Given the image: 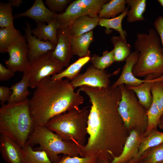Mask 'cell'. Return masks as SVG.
<instances>
[{"label":"cell","instance_id":"obj_25","mask_svg":"<svg viewBox=\"0 0 163 163\" xmlns=\"http://www.w3.org/2000/svg\"><path fill=\"white\" fill-rule=\"evenodd\" d=\"M90 59V56L80 58L61 72L52 76L51 78L54 80H59L66 78L72 81L80 74V72L82 68Z\"/></svg>","mask_w":163,"mask_h":163},{"label":"cell","instance_id":"obj_35","mask_svg":"<svg viewBox=\"0 0 163 163\" xmlns=\"http://www.w3.org/2000/svg\"><path fill=\"white\" fill-rule=\"evenodd\" d=\"M145 162L147 163H163V143L150 150Z\"/></svg>","mask_w":163,"mask_h":163},{"label":"cell","instance_id":"obj_44","mask_svg":"<svg viewBox=\"0 0 163 163\" xmlns=\"http://www.w3.org/2000/svg\"><path fill=\"white\" fill-rule=\"evenodd\" d=\"M157 1L159 2L161 6L163 7V0H158Z\"/></svg>","mask_w":163,"mask_h":163},{"label":"cell","instance_id":"obj_45","mask_svg":"<svg viewBox=\"0 0 163 163\" xmlns=\"http://www.w3.org/2000/svg\"><path fill=\"white\" fill-rule=\"evenodd\" d=\"M142 163H147L146 162H143Z\"/></svg>","mask_w":163,"mask_h":163},{"label":"cell","instance_id":"obj_18","mask_svg":"<svg viewBox=\"0 0 163 163\" xmlns=\"http://www.w3.org/2000/svg\"><path fill=\"white\" fill-rule=\"evenodd\" d=\"M60 25L55 18L48 24L44 23H37L36 27L32 30V34L43 41H49L56 46L57 42V31Z\"/></svg>","mask_w":163,"mask_h":163},{"label":"cell","instance_id":"obj_5","mask_svg":"<svg viewBox=\"0 0 163 163\" xmlns=\"http://www.w3.org/2000/svg\"><path fill=\"white\" fill-rule=\"evenodd\" d=\"M88 107L75 108L56 116L46 126L64 140L82 145L85 144L88 117Z\"/></svg>","mask_w":163,"mask_h":163},{"label":"cell","instance_id":"obj_34","mask_svg":"<svg viewBox=\"0 0 163 163\" xmlns=\"http://www.w3.org/2000/svg\"><path fill=\"white\" fill-rule=\"evenodd\" d=\"M12 6L9 2L0 3V27L4 28L14 25Z\"/></svg>","mask_w":163,"mask_h":163},{"label":"cell","instance_id":"obj_38","mask_svg":"<svg viewBox=\"0 0 163 163\" xmlns=\"http://www.w3.org/2000/svg\"><path fill=\"white\" fill-rule=\"evenodd\" d=\"M15 72L6 68L2 63H0V80L6 81L13 77Z\"/></svg>","mask_w":163,"mask_h":163},{"label":"cell","instance_id":"obj_23","mask_svg":"<svg viewBox=\"0 0 163 163\" xmlns=\"http://www.w3.org/2000/svg\"><path fill=\"white\" fill-rule=\"evenodd\" d=\"M163 143V133L157 130L145 136L141 142L136 156L128 163H134L139 160L148 150Z\"/></svg>","mask_w":163,"mask_h":163},{"label":"cell","instance_id":"obj_6","mask_svg":"<svg viewBox=\"0 0 163 163\" xmlns=\"http://www.w3.org/2000/svg\"><path fill=\"white\" fill-rule=\"evenodd\" d=\"M26 144L32 146L39 145L53 163L59 161L58 155L62 154L72 157L78 156L79 151L77 144L64 140L46 126L35 125L34 130Z\"/></svg>","mask_w":163,"mask_h":163},{"label":"cell","instance_id":"obj_24","mask_svg":"<svg viewBox=\"0 0 163 163\" xmlns=\"http://www.w3.org/2000/svg\"><path fill=\"white\" fill-rule=\"evenodd\" d=\"M126 0H111L103 5L97 17L99 18L110 19L117 17L125 11Z\"/></svg>","mask_w":163,"mask_h":163},{"label":"cell","instance_id":"obj_9","mask_svg":"<svg viewBox=\"0 0 163 163\" xmlns=\"http://www.w3.org/2000/svg\"><path fill=\"white\" fill-rule=\"evenodd\" d=\"M108 0H76L69 4L65 11L56 13L55 18L60 27L70 25L76 19L81 16L97 17L102 6Z\"/></svg>","mask_w":163,"mask_h":163},{"label":"cell","instance_id":"obj_27","mask_svg":"<svg viewBox=\"0 0 163 163\" xmlns=\"http://www.w3.org/2000/svg\"><path fill=\"white\" fill-rule=\"evenodd\" d=\"M126 4L130 7L126 16L127 21L130 23L145 20L143 14L145 10V0H126Z\"/></svg>","mask_w":163,"mask_h":163},{"label":"cell","instance_id":"obj_11","mask_svg":"<svg viewBox=\"0 0 163 163\" xmlns=\"http://www.w3.org/2000/svg\"><path fill=\"white\" fill-rule=\"evenodd\" d=\"M119 70L118 69L113 74H110L105 70L98 69L91 65L87 69L84 73L80 74L70 82L75 88L82 85L105 88L110 85V78L111 75L116 74Z\"/></svg>","mask_w":163,"mask_h":163},{"label":"cell","instance_id":"obj_32","mask_svg":"<svg viewBox=\"0 0 163 163\" xmlns=\"http://www.w3.org/2000/svg\"><path fill=\"white\" fill-rule=\"evenodd\" d=\"M90 61L96 68L105 70L115 62L114 50L113 49L110 51L105 50L103 52L101 56L97 54L93 55L91 57Z\"/></svg>","mask_w":163,"mask_h":163},{"label":"cell","instance_id":"obj_22","mask_svg":"<svg viewBox=\"0 0 163 163\" xmlns=\"http://www.w3.org/2000/svg\"><path fill=\"white\" fill-rule=\"evenodd\" d=\"M23 74L21 79L10 88L11 93L8 103L19 102L28 98L30 94L28 89L29 87V78L27 73Z\"/></svg>","mask_w":163,"mask_h":163},{"label":"cell","instance_id":"obj_30","mask_svg":"<svg viewBox=\"0 0 163 163\" xmlns=\"http://www.w3.org/2000/svg\"><path fill=\"white\" fill-rule=\"evenodd\" d=\"M22 149L25 154L24 163H53L43 150L35 151L27 144Z\"/></svg>","mask_w":163,"mask_h":163},{"label":"cell","instance_id":"obj_26","mask_svg":"<svg viewBox=\"0 0 163 163\" xmlns=\"http://www.w3.org/2000/svg\"><path fill=\"white\" fill-rule=\"evenodd\" d=\"M22 35L14 25L0 28V52H7L8 48L17 41Z\"/></svg>","mask_w":163,"mask_h":163},{"label":"cell","instance_id":"obj_29","mask_svg":"<svg viewBox=\"0 0 163 163\" xmlns=\"http://www.w3.org/2000/svg\"><path fill=\"white\" fill-rule=\"evenodd\" d=\"M110 40L114 47L115 62L125 60L131 53L130 45L127 43L126 40H123L120 36H113Z\"/></svg>","mask_w":163,"mask_h":163},{"label":"cell","instance_id":"obj_15","mask_svg":"<svg viewBox=\"0 0 163 163\" xmlns=\"http://www.w3.org/2000/svg\"><path fill=\"white\" fill-rule=\"evenodd\" d=\"M26 28L24 27L25 36L28 45L29 60L50 51H53L56 46L49 41L41 40L31 33V25L28 22L26 23Z\"/></svg>","mask_w":163,"mask_h":163},{"label":"cell","instance_id":"obj_43","mask_svg":"<svg viewBox=\"0 0 163 163\" xmlns=\"http://www.w3.org/2000/svg\"><path fill=\"white\" fill-rule=\"evenodd\" d=\"M97 163H110L108 160H99L98 159Z\"/></svg>","mask_w":163,"mask_h":163},{"label":"cell","instance_id":"obj_2","mask_svg":"<svg viewBox=\"0 0 163 163\" xmlns=\"http://www.w3.org/2000/svg\"><path fill=\"white\" fill-rule=\"evenodd\" d=\"M68 79L54 80L47 77L38 84L29 100V109L35 125L46 126L54 117L79 108L84 101L78 89Z\"/></svg>","mask_w":163,"mask_h":163},{"label":"cell","instance_id":"obj_1","mask_svg":"<svg viewBox=\"0 0 163 163\" xmlns=\"http://www.w3.org/2000/svg\"><path fill=\"white\" fill-rule=\"evenodd\" d=\"M78 89L88 97L91 104L88 117L85 145L78 144L82 157H94L108 160L122 151L129 135L119 112L122 94L119 87L105 88L86 85Z\"/></svg>","mask_w":163,"mask_h":163},{"label":"cell","instance_id":"obj_4","mask_svg":"<svg viewBox=\"0 0 163 163\" xmlns=\"http://www.w3.org/2000/svg\"><path fill=\"white\" fill-rule=\"evenodd\" d=\"M29 100L4 104L0 108L1 134L10 138L22 148L35 128L30 112Z\"/></svg>","mask_w":163,"mask_h":163},{"label":"cell","instance_id":"obj_16","mask_svg":"<svg viewBox=\"0 0 163 163\" xmlns=\"http://www.w3.org/2000/svg\"><path fill=\"white\" fill-rule=\"evenodd\" d=\"M138 56V52L135 50L125 59V63L123 66L121 74L112 85L113 87H118L121 84H124L126 86H136L147 80L139 79L133 73V67L137 61Z\"/></svg>","mask_w":163,"mask_h":163},{"label":"cell","instance_id":"obj_19","mask_svg":"<svg viewBox=\"0 0 163 163\" xmlns=\"http://www.w3.org/2000/svg\"><path fill=\"white\" fill-rule=\"evenodd\" d=\"M93 40L92 30L78 36H72L71 43L73 55L77 56L80 58L90 56L89 48Z\"/></svg>","mask_w":163,"mask_h":163},{"label":"cell","instance_id":"obj_21","mask_svg":"<svg viewBox=\"0 0 163 163\" xmlns=\"http://www.w3.org/2000/svg\"><path fill=\"white\" fill-rule=\"evenodd\" d=\"M158 78L152 80H147L137 86L126 85L128 88L134 92L140 103L147 110L150 108L152 102V97L151 92L152 87L154 82Z\"/></svg>","mask_w":163,"mask_h":163},{"label":"cell","instance_id":"obj_28","mask_svg":"<svg viewBox=\"0 0 163 163\" xmlns=\"http://www.w3.org/2000/svg\"><path fill=\"white\" fill-rule=\"evenodd\" d=\"M128 8L123 12L117 17L112 18H99V25L106 28L105 33L108 34L111 33L110 29H113L119 33L120 36L123 40H126L127 33L122 28V22L124 18L127 15Z\"/></svg>","mask_w":163,"mask_h":163},{"label":"cell","instance_id":"obj_39","mask_svg":"<svg viewBox=\"0 0 163 163\" xmlns=\"http://www.w3.org/2000/svg\"><path fill=\"white\" fill-rule=\"evenodd\" d=\"M11 93L10 88L7 86H0V101L1 105L5 104L6 101H8Z\"/></svg>","mask_w":163,"mask_h":163},{"label":"cell","instance_id":"obj_33","mask_svg":"<svg viewBox=\"0 0 163 163\" xmlns=\"http://www.w3.org/2000/svg\"><path fill=\"white\" fill-rule=\"evenodd\" d=\"M151 92L152 99L155 101L161 115L163 114V75L154 82Z\"/></svg>","mask_w":163,"mask_h":163},{"label":"cell","instance_id":"obj_42","mask_svg":"<svg viewBox=\"0 0 163 163\" xmlns=\"http://www.w3.org/2000/svg\"><path fill=\"white\" fill-rule=\"evenodd\" d=\"M158 126L161 129H163V114L161 115L158 124Z\"/></svg>","mask_w":163,"mask_h":163},{"label":"cell","instance_id":"obj_14","mask_svg":"<svg viewBox=\"0 0 163 163\" xmlns=\"http://www.w3.org/2000/svg\"><path fill=\"white\" fill-rule=\"evenodd\" d=\"M0 152L8 163H24L25 154L19 145L8 137L1 134Z\"/></svg>","mask_w":163,"mask_h":163},{"label":"cell","instance_id":"obj_37","mask_svg":"<svg viewBox=\"0 0 163 163\" xmlns=\"http://www.w3.org/2000/svg\"><path fill=\"white\" fill-rule=\"evenodd\" d=\"M69 0H46L45 2L49 9L56 13L63 11L68 7Z\"/></svg>","mask_w":163,"mask_h":163},{"label":"cell","instance_id":"obj_31","mask_svg":"<svg viewBox=\"0 0 163 163\" xmlns=\"http://www.w3.org/2000/svg\"><path fill=\"white\" fill-rule=\"evenodd\" d=\"M148 125L144 133L146 136L154 131L157 130L161 114L155 101L152 99L151 106L147 111Z\"/></svg>","mask_w":163,"mask_h":163},{"label":"cell","instance_id":"obj_3","mask_svg":"<svg viewBox=\"0 0 163 163\" xmlns=\"http://www.w3.org/2000/svg\"><path fill=\"white\" fill-rule=\"evenodd\" d=\"M134 48L139 53L133 69L136 77H145V79L152 80L163 75V50L155 30L150 29L147 33H138Z\"/></svg>","mask_w":163,"mask_h":163},{"label":"cell","instance_id":"obj_40","mask_svg":"<svg viewBox=\"0 0 163 163\" xmlns=\"http://www.w3.org/2000/svg\"><path fill=\"white\" fill-rule=\"evenodd\" d=\"M154 25L161 40L163 50V16L158 17L155 21Z\"/></svg>","mask_w":163,"mask_h":163},{"label":"cell","instance_id":"obj_20","mask_svg":"<svg viewBox=\"0 0 163 163\" xmlns=\"http://www.w3.org/2000/svg\"><path fill=\"white\" fill-rule=\"evenodd\" d=\"M97 16H81L75 20L69 25L72 36H77L89 32L99 25Z\"/></svg>","mask_w":163,"mask_h":163},{"label":"cell","instance_id":"obj_8","mask_svg":"<svg viewBox=\"0 0 163 163\" xmlns=\"http://www.w3.org/2000/svg\"><path fill=\"white\" fill-rule=\"evenodd\" d=\"M50 51L29 60L27 73L29 78V87L35 88L44 78L59 73L63 66L53 56Z\"/></svg>","mask_w":163,"mask_h":163},{"label":"cell","instance_id":"obj_41","mask_svg":"<svg viewBox=\"0 0 163 163\" xmlns=\"http://www.w3.org/2000/svg\"><path fill=\"white\" fill-rule=\"evenodd\" d=\"M23 2L22 0H9L8 1L12 6L16 7H20L23 4Z\"/></svg>","mask_w":163,"mask_h":163},{"label":"cell","instance_id":"obj_36","mask_svg":"<svg viewBox=\"0 0 163 163\" xmlns=\"http://www.w3.org/2000/svg\"><path fill=\"white\" fill-rule=\"evenodd\" d=\"M98 159L94 157H79L66 155L55 163H97Z\"/></svg>","mask_w":163,"mask_h":163},{"label":"cell","instance_id":"obj_17","mask_svg":"<svg viewBox=\"0 0 163 163\" xmlns=\"http://www.w3.org/2000/svg\"><path fill=\"white\" fill-rule=\"evenodd\" d=\"M56 14L47 8L42 0H36L29 9L24 12L15 14L14 18L27 17L34 20L37 23L46 22L48 24Z\"/></svg>","mask_w":163,"mask_h":163},{"label":"cell","instance_id":"obj_12","mask_svg":"<svg viewBox=\"0 0 163 163\" xmlns=\"http://www.w3.org/2000/svg\"><path fill=\"white\" fill-rule=\"evenodd\" d=\"M57 35V43L52 54L64 67H68L73 56L71 43L72 35L69 25L60 27L58 30Z\"/></svg>","mask_w":163,"mask_h":163},{"label":"cell","instance_id":"obj_13","mask_svg":"<svg viewBox=\"0 0 163 163\" xmlns=\"http://www.w3.org/2000/svg\"><path fill=\"white\" fill-rule=\"evenodd\" d=\"M144 133L133 129L129 133L121 154L118 156H113L110 163H128L136 155L140 145L145 137Z\"/></svg>","mask_w":163,"mask_h":163},{"label":"cell","instance_id":"obj_46","mask_svg":"<svg viewBox=\"0 0 163 163\" xmlns=\"http://www.w3.org/2000/svg\"><path fill=\"white\" fill-rule=\"evenodd\" d=\"M0 163H2L1 162Z\"/></svg>","mask_w":163,"mask_h":163},{"label":"cell","instance_id":"obj_7","mask_svg":"<svg viewBox=\"0 0 163 163\" xmlns=\"http://www.w3.org/2000/svg\"><path fill=\"white\" fill-rule=\"evenodd\" d=\"M118 87L122 97L118 110L125 127L128 131L136 129L144 133L148 125L147 110L140 103L133 91L124 84Z\"/></svg>","mask_w":163,"mask_h":163},{"label":"cell","instance_id":"obj_10","mask_svg":"<svg viewBox=\"0 0 163 163\" xmlns=\"http://www.w3.org/2000/svg\"><path fill=\"white\" fill-rule=\"evenodd\" d=\"M28 47L26 39L22 35L7 49L9 58L5 61L7 68L15 72H25L29 64Z\"/></svg>","mask_w":163,"mask_h":163}]
</instances>
